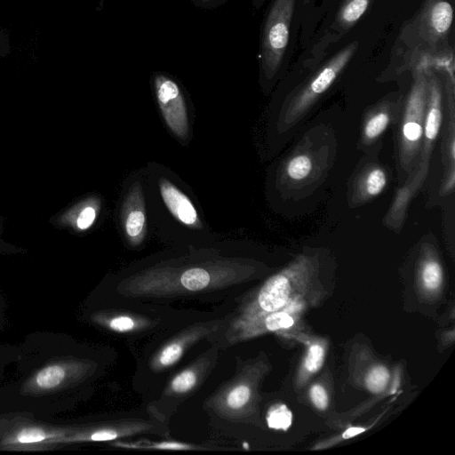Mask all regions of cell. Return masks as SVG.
I'll list each match as a JSON object with an SVG mask.
<instances>
[{
  "label": "cell",
  "instance_id": "6da1fadb",
  "mask_svg": "<svg viewBox=\"0 0 455 455\" xmlns=\"http://www.w3.org/2000/svg\"><path fill=\"white\" fill-rule=\"evenodd\" d=\"M16 346L14 375L0 384V412L53 418L84 396L94 362L70 335L36 331Z\"/></svg>",
  "mask_w": 455,
  "mask_h": 455
},
{
  "label": "cell",
  "instance_id": "7a4b0ae2",
  "mask_svg": "<svg viewBox=\"0 0 455 455\" xmlns=\"http://www.w3.org/2000/svg\"><path fill=\"white\" fill-rule=\"evenodd\" d=\"M333 130L319 124L307 130L275 172V187L284 199H300L313 193L326 179L337 156Z\"/></svg>",
  "mask_w": 455,
  "mask_h": 455
},
{
  "label": "cell",
  "instance_id": "3957f363",
  "mask_svg": "<svg viewBox=\"0 0 455 455\" xmlns=\"http://www.w3.org/2000/svg\"><path fill=\"white\" fill-rule=\"evenodd\" d=\"M428 68L421 66L414 71L411 86L402 100L395 124L396 165L402 184L415 169L421 148L427 100Z\"/></svg>",
  "mask_w": 455,
  "mask_h": 455
},
{
  "label": "cell",
  "instance_id": "277c9868",
  "mask_svg": "<svg viewBox=\"0 0 455 455\" xmlns=\"http://www.w3.org/2000/svg\"><path fill=\"white\" fill-rule=\"evenodd\" d=\"M356 49L357 42L345 46L284 100L277 116V132H288L305 117L341 74Z\"/></svg>",
  "mask_w": 455,
  "mask_h": 455
},
{
  "label": "cell",
  "instance_id": "5b68a950",
  "mask_svg": "<svg viewBox=\"0 0 455 455\" xmlns=\"http://www.w3.org/2000/svg\"><path fill=\"white\" fill-rule=\"evenodd\" d=\"M295 0H273L266 12L259 44L260 83L267 88L277 75L289 42Z\"/></svg>",
  "mask_w": 455,
  "mask_h": 455
},
{
  "label": "cell",
  "instance_id": "8992f818",
  "mask_svg": "<svg viewBox=\"0 0 455 455\" xmlns=\"http://www.w3.org/2000/svg\"><path fill=\"white\" fill-rule=\"evenodd\" d=\"M443 100L441 82L428 69L427 100L419 156L415 169L405 179L418 189L422 187L428 174L431 156L442 129L443 121Z\"/></svg>",
  "mask_w": 455,
  "mask_h": 455
},
{
  "label": "cell",
  "instance_id": "52a82bcc",
  "mask_svg": "<svg viewBox=\"0 0 455 455\" xmlns=\"http://www.w3.org/2000/svg\"><path fill=\"white\" fill-rule=\"evenodd\" d=\"M152 88L160 114L172 135L180 141L190 134L188 100L180 84L169 75L156 72L151 78Z\"/></svg>",
  "mask_w": 455,
  "mask_h": 455
},
{
  "label": "cell",
  "instance_id": "ba28073f",
  "mask_svg": "<svg viewBox=\"0 0 455 455\" xmlns=\"http://www.w3.org/2000/svg\"><path fill=\"white\" fill-rule=\"evenodd\" d=\"M379 149H372L360 160L348 180L347 198L349 207L362 206L387 188L391 172L378 158Z\"/></svg>",
  "mask_w": 455,
  "mask_h": 455
},
{
  "label": "cell",
  "instance_id": "9c48e42d",
  "mask_svg": "<svg viewBox=\"0 0 455 455\" xmlns=\"http://www.w3.org/2000/svg\"><path fill=\"white\" fill-rule=\"evenodd\" d=\"M156 192L161 204L176 224L193 232H203L204 223L191 197L165 174L156 177Z\"/></svg>",
  "mask_w": 455,
  "mask_h": 455
},
{
  "label": "cell",
  "instance_id": "30bf717a",
  "mask_svg": "<svg viewBox=\"0 0 455 455\" xmlns=\"http://www.w3.org/2000/svg\"><path fill=\"white\" fill-rule=\"evenodd\" d=\"M403 98L388 96L370 107L361 123L358 148L364 153L381 148L380 140L387 130L395 124Z\"/></svg>",
  "mask_w": 455,
  "mask_h": 455
},
{
  "label": "cell",
  "instance_id": "8fae6325",
  "mask_svg": "<svg viewBox=\"0 0 455 455\" xmlns=\"http://www.w3.org/2000/svg\"><path fill=\"white\" fill-rule=\"evenodd\" d=\"M121 231L126 242L140 245L148 232L145 195L140 181H134L127 189L120 208Z\"/></svg>",
  "mask_w": 455,
  "mask_h": 455
},
{
  "label": "cell",
  "instance_id": "7c38bea8",
  "mask_svg": "<svg viewBox=\"0 0 455 455\" xmlns=\"http://www.w3.org/2000/svg\"><path fill=\"white\" fill-rule=\"evenodd\" d=\"M445 120L443 123L441 162L443 175L440 185L442 196H451L455 187V100L454 78L447 83Z\"/></svg>",
  "mask_w": 455,
  "mask_h": 455
},
{
  "label": "cell",
  "instance_id": "4fadbf2b",
  "mask_svg": "<svg viewBox=\"0 0 455 455\" xmlns=\"http://www.w3.org/2000/svg\"><path fill=\"white\" fill-rule=\"evenodd\" d=\"M101 206L100 196L91 194L60 211L52 217L50 222L54 227L69 232L84 233L95 224Z\"/></svg>",
  "mask_w": 455,
  "mask_h": 455
},
{
  "label": "cell",
  "instance_id": "5bb4252c",
  "mask_svg": "<svg viewBox=\"0 0 455 455\" xmlns=\"http://www.w3.org/2000/svg\"><path fill=\"white\" fill-rule=\"evenodd\" d=\"M453 8L447 0H427L420 19V33L431 45L443 40L451 28Z\"/></svg>",
  "mask_w": 455,
  "mask_h": 455
},
{
  "label": "cell",
  "instance_id": "9a60e30c",
  "mask_svg": "<svg viewBox=\"0 0 455 455\" xmlns=\"http://www.w3.org/2000/svg\"><path fill=\"white\" fill-rule=\"evenodd\" d=\"M372 0H346L338 12L337 22L342 28L355 25L366 12Z\"/></svg>",
  "mask_w": 455,
  "mask_h": 455
},
{
  "label": "cell",
  "instance_id": "2e32d148",
  "mask_svg": "<svg viewBox=\"0 0 455 455\" xmlns=\"http://www.w3.org/2000/svg\"><path fill=\"white\" fill-rule=\"evenodd\" d=\"M210 281V273L203 267L188 268L180 276L181 285L192 291L203 290L209 285Z\"/></svg>",
  "mask_w": 455,
  "mask_h": 455
},
{
  "label": "cell",
  "instance_id": "e0dca14e",
  "mask_svg": "<svg viewBox=\"0 0 455 455\" xmlns=\"http://www.w3.org/2000/svg\"><path fill=\"white\" fill-rule=\"evenodd\" d=\"M324 356L325 348L322 345L318 343L311 344L303 360L301 366L302 375L308 377L316 372L322 367Z\"/></svg>",
  "mask_w": 455,
  "mask_h": 455
},
{
  "label": "cell",
  "instance_id": "ac0fdd59",
  "mask_svg": "<svg viewBox=\"0 0 455 455\" xmlns=\"http://www.w3.org/2000/svg\"><path fill=\"white\" fill-rule=\"evenodd\" d=\"M268 427L275 430H287L292 423V413L284 404L272 407L267 416Z\"/></svg>",
  "mask_w": 455,
  "mask_h": 455
},
{
  "label": "cell",
  "instance_id": "d6986e66",
  "mask_svg": "<svg viewBox=\"0 0 455 455\" xmlns=\"http://www.w3.org/2000/svg\"><path fill=\"white\" fill-rule=\"evenodd\" d=\"M389 372L382 365H379L371 370L366 377V386L372 393H380L387 386L389 380Z\"/></svg>",
  "mask_w": 455,
  "mask_h": 455
},
{
  "label": "cell",
  "instance_id": "ffe728a7",
  "mask_svg": "<svg viewBox=\"0 0 455 455\" xmlns=\"http://www.w3.org/2000/svg\"><path fill=\"white\" fill-rule=\"evenodd\" d=\"M251 390L246 385H239L234 387L227 397V403L232 409L243 407L250 399Z\"/></svg>",
  "mask_w": 455,
  "mask_h": 455
},
{
  "label": "cell",
  "instance_id": "44dd1931",
  "mask_svg": "<svg viewBox=\"0 0 455 455\" xmlns=\"http://www.w3.org/2000/svg\"><path fill=\"white\" fill-rule=\"evenodd\" d=\"M196 382V375L193 371L186 370L178 374L172 381V389L178 393L190 390Z\"/></svg>",
  "mask_w": 455,
  "mask_h": 455
},
{
  "label": "cell",
  "instance_id": "7402d4cb",
  "mask_svg": "<svg viewBox=\"0 0 455 455\" xmlns=\"http://www.w3.org/2000/svg\"><path fill=\"white\" fill-rule=\"evenodd\" d=\"M182 346L180 343H171L160 353L158 363L161 366L168 367L176 363L182 354Z\"/></svg>",
  "mask_w": 455,
  "mask_h": 455
},
{
  "label": "cell",
  "instance_id": "603a6c76",
  "mask_svg": "<svg viewBox=\"0 0 455 455\" xmlns=\"http://www.w3.org/2000/svg\"><path fill=\"white\" fill-rule=\"evenodd\" d=\"M309 397L315 408L324 411L329 403L325 388L320 384H315L310 387Z\"/></svg>",
  "mask_w": 455,
  "mask_h": 455
},
{
  "label": "cell",
  "instance_id": "cb8c5ba5",
  "mask_svg": "<svg viewBox=\"0 0 455 455\" xmlns=\"http://www.w3.org/2000/svg\"><path fill=\"white\" fill-rule=\"evenodd\" d=\"M108 325L116 331H128L134 327V321L128 316H117L108 320Z\"/></svg>",
  "mask_w": 455,
  "mask_h": 455
},
{
  "label": "cell",
  "instance_id": "d4e9b609",
  "mask_svg": "<svg viewBox=\"0 0 455 455\" xmlns=\"http://www.w3.org/2000/svg\"><path fill=\"white\" fill-rule=\"evenodd\" d=\"M17 355V347L0 344V363H13Z\"/></svg>",
  "mask_w": 455,
  "mask_h": 455
},
{
  "label": "cell",
  "instance_id": "484cf974",
  "mask_svg": "<svg viewBox=\"0 0 455 455\" xmlns=\"http://www.w3.org/2000/svg\"><path fill=\"white\" fill-rule=\"evenodd\" d=\"M7 308L6 298L0 289V335L4 331L8 324Z\"/></svg>",
  "mask_w": 455,
  "mask_h": 455
},
{
  "label": "cell",
  "instance_id": "4316f807",
  "mask_svg": "<svg viewBox=\"0 0 455 455\" xmlns=\"http://www.w3.org/2000/svg\"><path fill=\"white\" fill-rule=\"evenodd\" d=\"M157 449L181 450L188 449V445L174 442H164L155 445Z\"/></svg>",
  "mask_w": 455,
  "mask_h": 455
},
{
  "label": "cell",
  "instance_id": "83f0119b",
  "mask_svg": "<svg viewBox=\"0 0 455 455\" xmlns=\"http://www.w3.org/2000/svg\"><path fill=\"white\" fill-rule=\"evenodd\" d=\"M196 6L202 8H210L217 6L224 2V0H190Z\"/></svg>",
  "mask_w": 455,
  "mask_h": 455
},
{
  "label": "cell",
  "instance_id": "f1b7e54d",
  "mask_svg": "<svg viewBox=\"0 0 455 455\" xmlns=\"http://www.w3.org/2000/svg\"><path fill=\"white\" fill-rule=\"evenodd\" d=\"M364 430H365V428L359 427H349L343 432L342 438H344V439L351 438L353 436H355V435L363 433Z\"/></svg>",
  "mask_w": 455,
  "mask_h": 455
},
{
  "label": "cell",
  "instance_id": "f546056e",
  "mask_svg": "<svg viewBox=\"0 0 455 455\" xmlns=\"http://www.w3.org/2000/svg\"><path fill=\"white\" fill-rule=\"evenodd\" d=\"M266 0H251L252 5L255 9H259Z\"/></svg>",
  "mask_w": 455,
  "mask_h": 455
},
{
  "label": "cell",
  "instance_id": "4dcf8cb0",
  "mask_svg": "<svg viewBox=\"0 0 455 455\" xmlns=\"http://www.w3.org/2000/svg\"><path fill=\"white\" fill-rule=\"evenodd\" d=\"M309 0H304L305 3H307Z\"/></svg>",
  "mask_w": 455,
  "mask_h": 455
},
{
  "label": "cell",
  "instance_id": "1f68e13d",
  "mask_svg": "<svg viewBox=\"0 0 455 455\" xmlns=\"http://www.w3.org/2000/svg\"><path fill=\"white\" fill-rule=\"evenodd\" d=\"M1 364V363H0ZM1 366V365H0Z\"/></svg>",
  "mask_w": 455,
  "mask_h": 455
}]
</instances>
